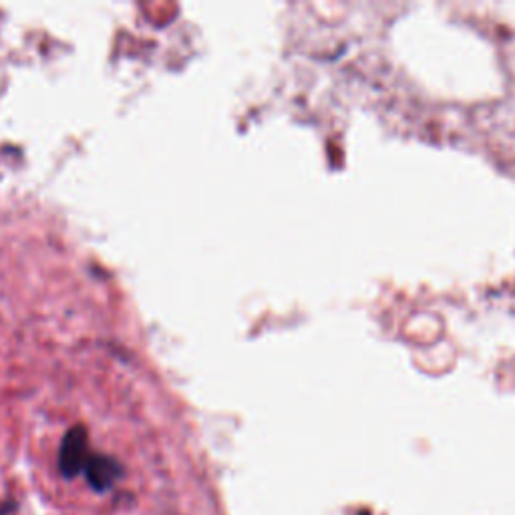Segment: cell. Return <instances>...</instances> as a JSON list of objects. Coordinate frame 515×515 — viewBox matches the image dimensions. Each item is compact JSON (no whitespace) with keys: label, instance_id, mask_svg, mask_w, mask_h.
I'll use <instances>...</instances> for the list:
<instances>
[{"label":"cell","instance_id":"obj_1","mask_svg":"<svg viewBox=\"0 0 515 515\" xmlns=\"http://www.w3.org/2000/svg\"><path fill=\"white\" fill-rule=\"evenodd\" d=\"M89 433L85 425H75L65 433L59 449V471L65 479H75L89 459Z\"/></svg>","mask_w":515,"mask_h":515},{"label":"cell","instance_id":"obj_2","mask_svg":"<svg viewBox=\"0 0 515 515\" xmlns=\"http://www.w3.org/2000/svg\"><path fill=\"white\" fill-rule=\"evenodd\" d=\"M83 473L87 478V483H89L95 491L103 494V491H109L123 478V465L119 463L115 457L91 453L83 467Z\"/></svg>","mask_w":515,"mask_h":515},{"label":"cell","instance_id":"obj_3","mask_svg":"<svg viewBox=\"0 0 515 515\" xmlns=\"http://www.w3.org/2000/svg\"><path fill=\"white\" fill-rule=\"evenodd\" d=\"M6 511H11V507H3V510H0V515H4Z\"/></svg>","mask_w":515,"mask_h":515}]
</instances>
